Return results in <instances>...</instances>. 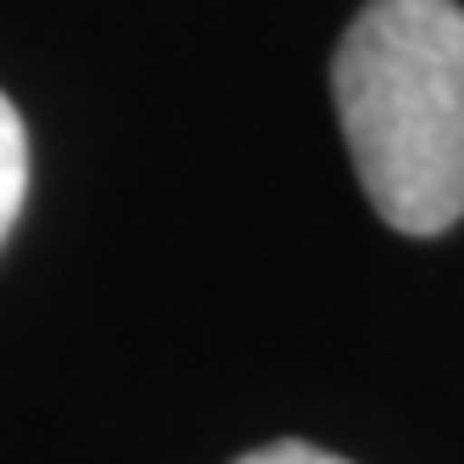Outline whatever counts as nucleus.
I'll use <instances>...</instances> for the list:
<instances>
[{
    "label": "nucleus",
    "mask_w": 464,
    "mask_h": 464,
    "mask_svg": "<svg viewBox=\"0 0 464 464\" xmlns=\"http://www.w3.org/2000/svg\"><path fill=\"white\" fill-rule=\"evenodd\" d=\"M236 464H353V459H342V453H324V448H314V442H296V437H280V442H263V448L241 453Z\"/></svg>",
    "instance_id": "3"
},
{
    "label": "nucleus",
    "mask_w": 464,
    "mask_h": 464,
    "mask_svg": "<svg viewBox=\"0 0 464 464\" xmlns=\"http://www.w3.org/2000/svg\"><path fill=\"white\" fill-rule=\"evenodd\" d=\"M330 90L370 208L403 236H448L464 218V6L370 0Z\"/></svg>",
    "instance_id": "1"
},
{
    "label": "nucleus",
    "mask_w": 464,
    "mask_h": 464,
    "mask_svg": "<svg viewBox=\"0 0 464 464\" xmlns=\"http://www.w3.org/2000/svg\"><path fill=\"white\" fill-rule=\"evenodd\" d=\"M23 196H28V129H23V112L12 107V95L0 90V246H6L23 213Z\"/></svg>",
    "instance_id": "2"
}]
</instances>
